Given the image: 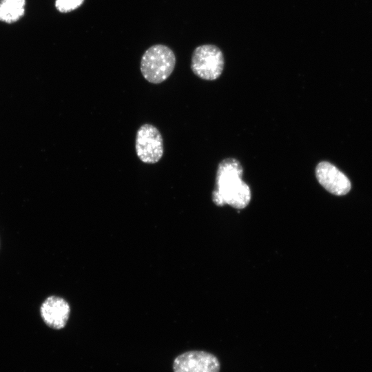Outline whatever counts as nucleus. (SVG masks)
<instances>
[{
    "label": "nucleus",
    "instance_id": "nucleus-1",
    "mask_svg": "<svg viewBox=\"0 0 372 372\" xmlns=\"http://www.w3.org/2000/svg\"><path fill=\"white\" fill-rule=\"evenodd\" d=\"M243 169L240 162L234 158L223 160L218 165L216 189L212 200L218 206L229 205L236 209L246 207L251 200V190L242 179Z\"/></svg>",
    "mask_w": 372,
    "mask_h": 372
},
{
    "label": "nucleus",
    "instance_id": "nucleus-2",
    "mask_svg": "<svg viewBox=\"0 0 372 372\" xmlns=\"http://www.w3.org/2000/svg\"><path fill=\"white\" fill-rule=\"evenodd\" d=\"M176 65V56L168 46L157 44L149 48L142 56L141 72L149 83L158 84L165 81L172 73Z\"/></svg>",
    "mask_w": 372,
    "mask_h": 372
},
{
    "label": "nucleus",
    "instance_id": "nucleus-3",
    "mask_svg": "<svg viewBox=\"0 0 372 372\" xmlns=\"http://www.w3.org/2000/svg\"><path fill=\"white\" fill-rule=\"evenodd\" d=\"M191 68L199 78L213 81L218 79L224 68V56L219 48L205 44L195 48L192 56Z\"/></svg>",
    "mask_w": 372,
    "mask_h": 372
},
{
    "label": "nucleus",
    "instance_id": "nucleus-4",
    "mask_svg": "<svg viewBox=\"0 0 372 372\" xmlns=\"http://www.w3.org/2000/svg\"><path fill=\"white\" fill-rule=\"evenodd\" d=\"M135 149L138 158L145 163L154 164L163 154V141L159 130L151 124H144L136 132Z\"/></svg>",
    "mask_w": 372,
    "mask_h": 372
},
{
    "label": "nucleus",
    "instance_id": "nucleus-5",
    "mask_svg": "<svg viewBox=\"0 0 372 372\" xmlns=\"http://www.w3.org/2000/svg\"><path fill=\"white\" fill-rule=\"evenodd\" d=\"M218 359L203 351H190L178 355L173 362L174 372H220Z\"/></svg>",
    "mask_w": 372,
    "mask_h": 372
},
{
    "label": "nucleus",
    "instance_id": "nucleus-6",
    "mask_svg": "<svg viewBox=\"0 0 372 372\" xmlns=\"http://www.w3.org/2000/svg\"><path fill=\"white\" fill-rule=\"evenodd\" d=\"M316 176L319 183L333 194L345 195L351 189V182L347 176L329 162L322 161L317 165Z\"/></svg>",
    "mask_w": 372,
    "mask_h": 372
},
{
    "label": "nucleus",
    "instance_id": "nucleus-7",
    "mask_svg": "<svg viewBox=\"0 0 372 372\" xmlns=\"http://www.w3.org/2000/svg\"><path fill=\"white\" fill-rule=\"evenodd\" d=\"M44 322L54 329H63L69 318L70 309L68 303L57 296L48 297L40 309Z\"/></svg>",
    "mask_w": 372,
    "mask_h": 372
},
{
    "label": "nucleus",
    "instance_id": "nucleus-8",
    "mask_svg": "<svg viewBox=\"0 0 372 372\" xmlns=\"http://www.w3.org/2000/svg\"><path fill=\"white\" fill-rule=\"evenodd\" d=\"M25 0H0V21L12 23L25 13Z\"/></svg>",
    "mask_w": 372,
    "mask_h": 372
},
{
    "label": "nucleus",
    "instance_id": "nucleus-9",
    "mask_svg": "<svg viewBox=\"0 0 372 372\" xmlns=\"http://www.w3.org/2000/svg\"><path fill=\"white\" fill-rule=\"evenodd\" d=\"M84 0H56L55 7L61 12L72 11L81 6Z\"/></svg>",
    "mask_w": 372,
    "mask_h": 372
}]
</instances>
